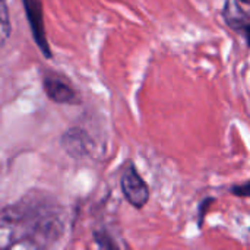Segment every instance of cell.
<instances>
[{"label":"cell","mask_w":250,"mask_h":250,"mask_svg":"<svg viewBox=\"0 0 250 250\" xmlns=\"http://www.w3.org/2000/svg\"><path fill=\"white\" fill-rule=\"evenodd\" d=\"M62 233V211L41 196H25L0 209V249L50 248Z\"/></svg>","instance_id":"obj_1"},{"label":"cell","mask_w":250,"mask_h":250,"mask_svg":"<svg viewBox=\"0 0 250 250\" xmlns=\"http://www.w3.org/2000/svg\"><path fill=\"white\" fill-rule=\"evenodd\" d=\"M120 188L126 198V201L136 209L144 208L149 201V186L146 182L141 177L135 166H129L125 168L122 177H120Z\"/></svg>","instance_id":"obj_2"},{"label":"cell","mask_w":250,"mask_h":250,"mask_svg":"<svg viewBox=\"0 0 250 250\" xmlns=\"http://www.w3.org/2000/svg\"><path fill=\"white\" fill-rule=\"evenodd\" d=\"M23 6H25L26 18L29 21L31 29H32V35H34L38 47L41 48V51L44 53L45 57H51L50 47H48V42H47V38H45L41 0H23Z\"/></svg>","instance_id":"obj_3"},{"label":"cell","mask_w":250,"mask_h":250,"mask_svg":"<svg viewBox=\"0 0 250 250\" xmlns=\"http://www.w3.org/2000/svg\"><path fill=\"white\" fill-rule=\"evenodd\" d=\"M223 16L226 23L236 32L243 34L245 40H249L250 18L249 13L242 7L240 0H226Z\"/></svg>","instance_id":"obj_4"},{"label":"cell","mask_w":250,"mask_h":250,"mask_svg":"<svg viewBox=\"0 0 250 250\" xmlns=\"http://www.w3.org/2000/svg\"><path fill=\"white\" fill-rule=\"evenodd\" d=\"M44 91L47 97L57 104H75L79 101L76 91L59 76H47L44 79Z\"/></svg>","instance_id":"obj_5"},{"label":"cell","mask_w":250,"mask_h":250,"mask_svg":"<svg viewBox=\"0 0 250 250\" xmlns=\"http://www.w3.org/2000/svg\"><path fill=\"white\" fill-rule=\"evenodd\" d=\"M62 144H63L64 149L67 151V154H70L73 157L89 154V149L92 146L89 136L86 135V132H83L81 129L67 130L62 138Z\"/></svg>","instance_id":"obj_6"},{"label":"cell","mask_w":250,"mask_h":250,"mask_svg":"<svg viewBox=\"0 0 250 250\" xmlns=\"http://www.w3.org/2000/svg\"><path fill=\"white\" fill-rule=\"evenodd\" d=\"M12 32V25H10V16H9V9L4 0H0V47L6 44Z\"/></svg>","instance_id":"obj_7"},{"label":"cell","mask_w":250,"mask_h":250,"mask_svg":"<svg viewBox=\"0 0 250 250\" xmlns=\"http://www.w3.org/2000/svg\"><path fill=\"white\" fill-rule=\"evenodd\" d=\"M249 186H250L249 182H245L242 186H234V188L231 189V193H233L234 196L246 198V196H249V192H250Z\"/></svg>","instance_id":"obj_8"},{"label":"cell","mask_w":250,"mask_h":250,"mask_svg":"<svg viewBox=\"0 0 250 250\" xmlns=\"http://www.w3.org/2000/svg\"><path fill=\"white\" fill-rule=\"evenodd\" d=\"M211 201H214V199H207L205 202H202L204 205L201 207V211H199V215H201V221H199V226L202 224V218H204V215H205V212H207V208H208V207L211 205V204H209Z\"/></svg>","instance_id":"obj_9"},{"label":"cell","mask_w":250,"mask_h":250,"mask_svg":"<svg viewBox=\"0 0 250 250\" xmlns=\"http://www.w3.org/2000/svg\"><path fill=\"white\" fill-rule=\"evenodd\" d=\"M242 3H245V4H249L250 3V0H240Z\"/></svg>","instance_id":"obj_10"}]
</instances>
